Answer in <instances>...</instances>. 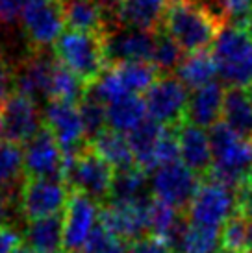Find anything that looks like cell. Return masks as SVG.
Masks as SVG:
<instances>
[{"instance_id": "cell-1", "label": "cell", "mask_w": 252, "mask_h": 253, "mask_svg": "<svg viewBox=\"0 0 252 253\" xmlns=\"http://www.w3.org/2000/svg\"><path fill=\"white\" fill-rule=\"evenodd\" d=\"M223 26L224 19L219 11L200 0H182L169 6L161 28L180 44L184 52L193 54L204 52L213 44Z\"/></svg>"}, {"instance_id": "cell-2", "label": "cell", "mask_w": 252, "mask_h": 253, "mask_svg": "<svg viewBox=\"0 0 252 253\" xmlns=\"http://www.w3.org/2000/svg\"><path fill=\"white\" fill-rule=\"evenodd\" d=\"M213 167L208 177L239 190L252 176L251 141L234 133L224 122L210 127Z\"/></svg>"}, {"instance_id": "cell-3", "label": "cell", "mask_w": 252, "mask_h": 253, "mask_svg": "<svg viewBox=\"0 0 252 253\" xmlns=\"http://www.w3.org/2000/svg\"><path fill=\"white\" fill-rule=\"evenodd\" d=\"M54 56L87 85L95 84L108 65L104 34L67 30L54 42Z\"/></svg>"}, {"instance_id": "cell-4", "label": "cell", "mask_w": 252, "mask_h": 253, "mask_svg": "<svg viewBox=\"0 0 252 253\" xmlns=\"http://www.w3.org/2000/svg\"><path fill=\"white\" fill-rule=\"evenodd\" d=\"M211 57L217 67V74L230 87L252 85V37L245 28L230 24L223 26L213 42Z\"/></svg>"}, {"instance_id": "cell-5", "label": "cell", "mask_w": 252, "mask_h": 253, "mask_svg": "<svg viewBox=\"0 0 252 253\" xmlns=\"http://www.w3.org/2000/svg\"><path fill=\"white\" fill-rule=\"evenodd\" d=\"M115 169L98 155L89 144H85L78 154L65 159L63 181L72 192L89 196L95 202L110 200Z\"/></svg>"}, {"instance_id": "cell-6", "label": "cell", "mask_w": 252, "mask_h": 253, "mask_svg": "<svg viewBox=\"0 0 252 253\" xmlns=\"http://www.w3.org/2000/svg\"><path fill=\"white\" fill-rule=\"evenodd\" d=\"M238 212V190L208 177L200 183L189 204L188 220L196 225L223 229V225Z\"/></svg>"}, {"instance_id": "cell-7", "label": "cell", "mask_w": 252, "mask_h": 253, "mask_svg": "<svg viewBox=\"0 0 252 253\" xmlns=\"http://www.w3.org/2000/svg\"><path fill=\"white\" fill-rule=\"evenodd\" d=\"M145 106L148 117L161 126L178 127L188 119L189 94L188 87L176 76L163 74L145 92Z\"/></svg>"}, {"instance_id": "cell-8", "label": "cell", "mask_w": 252, "mask_h": 253, "mask_svg": "<svg viewBox=\"0 0 252 253\" xmlns=\"http://www.w3.org/2000/svg\"><path fill=\"white\" fill-rule=\"evenodd\" d=\"M69 187L63 179L52 177H26L19 194V207L26 220L54 216L65 209L69 200Z\"/></svg>"}, {"instance_id": "cell-9", "label": "cell", "mask_w": 252, "mask_h": 253, "mask_svg": "<svg viewBox=\"0 0 252 253\" xmlns=\"http://www.w3.org/2000/svg\"><path fill=\"white\" fill-rule=\"evenodd\" d=\"M198 187H200L198 174L186 167L182 161L167 163L152 170L150 177L152 196L176 207L178 211L188 209Z\"/></svg>"}, {"instance_id": "cell-10", "label": "cell", "mask_w": 252, "mask_h": 253, "mask_svg": "<svg viewBox=\"0 0 252 253\" xmlns=\"http://www.w3.org/2000/svg\"><path fill=\"white\" fill-rule=\"evenodd\" d=\"M152 196L139 202H106L100 209V224L125 242L148 237Z\"/></svg>"}, {"instance_id": "cell-11", "label": "cell", "mask_w": 252, "mask_h": 253, "mask_svg": "<svg viewBox=\"0 0 252 253\" xmlns=\"http://www.w3.org/2000/svg\"><path fill=\"white\" fill-rule=\"evenodd\" d=\"M21 21L32 50L54 44L63 34V26H67L62 0H30Z\"/></svg>"}, {"instance_id": "cell-12", "label": "cell", "mask_w": 252, "mask_h": 253, "mask_svg": "<svg viewBox=\"0 0 252 253\" xmlns=\"http://www.w3.org/2000/svg\"><path fill=\"white\" fill-rule=\"evenodd\" d=\"M98 202L80 192H70L63 214V250L67 253L82 252L100 222Z\"/></svg>"}, {"instance_id": "cell-13", "label": "cell", "mask_w": 252, "mask_h": 253, "mask_svg": "<svg viewBox=\"0 0 252 253\" xmlns=\"http://www.w3.org/2000/svg\"><path fill=\"white\" fill-rule=\"evenodd\" d=\"M22 170L26 177H52L63 179L65 154L60 142L47 126L24 142L22 150Z\"/></svg>"}, {"instance_id": "cell-14", "label": "cell", "mask_w": 252, "mask_h": 253, "mask_svg": "<svg viewBox=\"0 0 252 253\" xmlns=\"http://www.w3.org/2000/svg\"><path fill=\"white\" fill-rule=\"evenodd\" d=\"M37 102L21 92L9 94L0 109V137L4 141L24 144L41 129Z\"/></svg>"}, {"instance_id": "cell-15", "label": "cell", "mask_w": 252, "mask_h": 253, "mask_svg": "<svg viewBox=\"0 0 252 253\" xmlns=\"http://www.w3.org/2000/svg\"><path fill=\"white\" fill-rule=\"evenodd\" d=\"M45 126L49 127L52 135L60 142L65 159L72 157L85 146V129L80 117L78 104L49 100L45 107Z\"/></svg>"}, {"instance_id": "cell-16", "label": "cell", "mask_w": 252, "mask_h": 253, "mask_svg": "<svg viewBox=\"0 0 252 253\" xmlns=\"http://www.w3.org/2000/svg\"><path fill=\"white\" fill-rule=\"evenodd\" d=\"M158 32L130 28H108L104 34V46L108 63L117 65L125 61H148L152 59Z\"/></svg>"}, {"instance_id": "cell-17", "label": "cell", "mask_w": 252, "mask_h": 253, "mask_svg": "<svg viewBox=\"0 0 252 253\" xmlns=\"http://www.w3.org/2000/svg\"><path fill=\"white\" fill-rule=\"evenodd\" d=\"M54 57L47 50H32L30 56L22 59L13 71L15 92H21L35 102L50 100V84L58 63Z\"/></svg>"}, {"instance_id": "cell-18", "label": "cell", "mask_w": 252, "mask_h": 253, "mask_svg": "<svg viewBox=\"0 0 252 253\" xmlns=\"http://www.w3.org/2000/svg\"><path fill=\"white\" fill-rule=\"evenodd\" d=\"M178 142H180V161L198 176H208L213 167L210 131L191 122L182 124L178 126Z\"/></svg>"}, {"instance_id": "cell-19", "label": "cell", "mask_w": 252, "mask_h": 253, "mask_svg": "<svg viewBox=\"0 0 252 253\" xmlns=\"http://www.w3.org/2000/svg\"><path fill=\"white\" fill-rule=\"evenodd\" d=\"M169 6V0H121L119 24L158 32L163 26Z\"/></svg>"}, {"instance_id": "cell-20", "label": "cell", "mask_w": 252, "mask_h": 253, "mask_svg": "<svg viewBox=\"0 0 252 253\" xmlns=\"http://www.w3.org/2000/svg\"><path fill=\"white\" fill-rule=\"evenodd\" d=\"M224 89L221 84L213 82L210 85H204L200 89L189 94L188 104V119L191 124L200 127H213L223 115Z\"/></svg>"}, {"instance_id": "cell-21", "label": "cell", "mask_w": 252, "mask_h": 253, "mask_svg": "<svg viewBox=\"0 0 252 253\" xmlns=\"http://www.w3.org/2000/svg\"><path fill=\"white\" fill-rule=\"evenodd\" d=\"M221 119L234 133L243 139H252V102L243 87H228L224 92Z\"/></svg>"}, {"instance_id": "cell-22", "label": "cell", "mask_w": 252, "mask_h": 253, "mask_svg": "<svg viewBox=\"0 0 252 253\" xmlns=\"http://www.w3.org/2000/svg\"><path fill=\"white\" fill-rule=\"evenodd\" d=\"M62 6L69 30L106 34L108 21L97 0H62Z\"/></svg>"}, {"instance_id": "cell-23", "label": "cell", "mask_w": 252, "mask_h": 253, "mask_svg": "<svg viewBox=\"0 0 252 253\" xmlns=\"http://www.w3.org/2000/svg\"><path fill=\"white\" fill-rule=\"evenodd\" d=\"M89 146L98 155H102L115 170H125V169L137 167L132 146H130V141H128V135L121 133L117 129L106 127L104 131H100L97 137H93Z\"/></svg>"}, {"instance_id": "cell-24", "label": "cell", "mask_w": 252, "mask_h": 253, "mask_svg": "<svg viewBox=\"0 0 252 253\" xmlns=\"http://www.w3.org/2000/svg\"><path fill=\"white\" fill-rule=\"evenodd\" d=\"M106 115H108V127L126 135L143 124L148 117L145 100L139 98V94H126L106 104Z\"/></svg>"}, {"instance_id": "cell-25", "label": "cell", "mask_w": 252, "mask_h": 253, "mask_svg": "<svg viewBox=\"0 0 252 253\" xmlns=\"http://www.w3.org/2000/svg\"><path fill=\"white\" fill-rule=\"evenodd\" d=\"M26 248L43 253H56L63 248V216L39 218L32 220L24 231Z\"/></svg>"}, {"instance_id": "cell-26", "label": "cell", "mask_w": 252, "mask_h": 253, "mask_svg": "<svg viewBox=\"0 0 252 253\" xmlns=\"http://www.w3.org/2000/svg\"><path fill=\"white\" fill-rule=\"evenodd\" d=\"M165 127L167 126H161L160 122H156L148 117L143 124H139L133 131L128 133V141H130L133 157H135V165L145 170L147 174L154 170V152Z\"/></svg>"}, {"instance_id": "cell-27", "label": "cell", "mask_w": 252, "mask_h": 253, "mask_svg": "<svg viewBox=\"0 0 252 253\" xmlns=\"http://www.w3.org/2000/svg\"><path fill=\"white\" fill-rule=\"evenodd\" d=\"M152 196L150 192V177L143 169L115 170L112 192L108 202H139Z\"/></svg>"}, {"instance_id": "cell-28", "label": "cell", "mask_w": 252, "mask_h": 253, "mask_svg": "<svg viewBox=\"0 0 252 253\" xmlns=\"http://www.w3.org/2000/svg\"><path fill=\"white\" fill-rule=\"evenodd\" d=\"M215 76H217V67L211 54H208L206 50L188 54L182 59L180 67L176 69V78L191 91L213 84Z\"/></svg>"}, {"instance_id": "cell-29", "label": "cell", "mask_w": 252, "mask_h": 253, "mask_svg": "<svg viewBox=\"0 0 252 253\" xmlns=\"http://www.w3.org/2000/svg\"><path fill=\"white\" fill-rule=\"evenodd\" d=\"M112 69L128 94L147 92L150 85L158 80V69L148 61H125L112 65Z\"/></svg>"}, {"instance_id": "cell-30", "label": "cell", "mask_w": 252, "mask_h": 253, "mask_svg": "<svg viewBox=\"0 0 252 253\" xmlns=\"http://www.w3.org/2000/svg\"><path fill=\"white\" fill-rule=\"evenodd\" d=\"M87 87L89 85L82 78H78L74 72L58 61L52 74V84H50V100L76 104L84 98Z\"/></svg>"}, {"instance_id": "cell-31", "label": "cell", "mask_w": 252, "mask_h": 253, "mask_svg": "<svg viewBox=\"0 0 252 253\" xmlns=\"http://www.w3.org/2000/svg\"><path fill=\"white\" fill-rule=\"evenodd\" d=\"M184 59V50L180 44L173 39V37L165 34V32H158L156 34V44L154 52H152V59L150 63L154 65L158 72L163 74H171L176 71Z\"/></svg>"}, {"instance_id": "cell-32", "label": "cell", "mask_w": 252, "mask_h": 253, "mask_svg": "<svg viewBox=\"0 0 252 253\" xmlns=\"http://www.w3.org/2000/svg\"><path fill=\"white\" fill-rule=\"evenodd\" d=\"M78 109H80V117H82V122H84L85 137L93 139V137H97L100 131H104L108 127L106 104L100 102L89 89L85 91L84 98L80 100Z\"/></svg>"}, {"instance_id": "cell-33", "label": "cell", "mask_w": 252, "mask_h": 253, "mask_svg": "<svg viewBox=\"0 0 252 253\" xmlns=\"http://www.w3.org/2000/svg\"><path fill=\"white\" fill-rule=\"evenodd\" d=\"M22 170V150L19 144L9 141H0V189L11 190Z\"/></svg>"}, {"instance_id": "cell-34", "label": "cell", "mask_w": 252, "mask_h": 253, "mask_svg": "<svg viewBox=\"0 0 252 253\" xmlns=\"http://www.w3.org/2000/svg\"><path fill=\"white\" fill-rule=\"evenodd\" d=\"M249 227L251 222H247L245 216H241L239 212L234 214L221 229L223 250H232V252L249 250Z\"/></svg>"}, {"instance_id": "cell-35", "label": "cell", "mask_w": 252, "mask_h": 253, "mask_svg": "<svg viewBox=\"0 0 252 253\" xmlns=\"http://www.w3.org/2000/svg\"><path fill=\"white\" fill-rule=\"evenodd\" d=\"M126 242L119 239L117 235H113L110 229H106L102 224L95 227L93 235L89 237L87 244H85L84 252L87 253H125Z\"/></svg>"}, {"instance_id": "cell-36", "label": "cell", "mask_w": 252, "mask_h": 253, "mask_svg": "<svg viewBox=\"0 0 252 253\" xmlns=\"http://www.w3.org/2000/svg\"><path fill=\"white\" fill-rule=\"evenodd\" d=\"M219 13L224 21L228 19L236 26H241L252 13V0H219Z\"/></svg>"}, {"instance_id": "cell-37", "label": "cell", "mask_w": 252, "mask_h": 253, "mask_svg": "<svg viewBox=\"0 0 252 253\" xmlns=\"http://www.w3.org/2000/svg\"><path fill=\"white\" fill-rule=\"evenodd\" d=\"M125 253H173L171 248L161 242V240L154 239V237H145L141 240H135L130 246L126 248Z\"/></svg>"}, {"instance_id": "cell-38", "label": "cell", "mask_w": 252, "mask_h": 253, "mask_svg": "<svg viewBox=\"0 0 252 253\" xmlns=\"http://www.w3.org/2000/svg\"><path fill=\"white\" fill-rule=\"evenodd\" d=\"M22 244V237L11 229L9 225H0V253H19Z\"/></svg>"}, {"instance_id": "cell-39", "label": "cell", "mask_w": 252, "mask_h": 253, "mask_svg": "<svg viewBox=\"0 0 252 253\" xmlns=\"http://www.w3.org/2000/svg\"><path fill=\"white\" fill-rule=\"evenodd\" d=\"M238 211L241 216L252 222V176L249 181L238 190Z\"/></svg>"}, {"instance_id": "cell-40", "label": "cell", "mask_w": 252, "mask_h": 253, "mask_svg": "<svg viewBox=\"0 0 252 253\" xmlns=\"http://www.w3.org/2000/svg\"><path fill=\"white\" fill-rule=\"evenodd\" d=\"M11 87H13V69L4 59H0V109L9 96Z\"/></svg>"}, {"instance_id": "cell-41", "label": "cell", "mask_w": 252, "mask_h": 253, "mask_svg": "<svg viewBox=\"0 0 252 253\" xmlns=\"http://www.w3.org/2000/svg\"><path fill=\"white\" fill-rule=\"evenodd\" d=\"M7 205H9V190L0 189V225H2V220L7 212Z\"/></svg>"}, {"instance_id": "cell-42", "label": "cell", "mask_w": 252, "mask_h": 253, "mask_svg": "<svg viewBox=\"0 0 252 253\" xmlns=\"http://www.w3.org/2000/svg\"><path fill=\"white\" fill-rule=\"evenodd\" d=\"M241 28H245L247 34H249V36L252 37V13L249 15V17H247V19H245V22L241 24Z\"/></svg>"}, {"instance_id": "cell-43", "label": "cell", "mask_w": 252, "mask_h": 253, "mask_svg": "<svg viewBox=\"0 0 252 253\" xmlns=\"http://www.w3.org/2000/svg\"><path fill=\"white\" fill-rule=\"evenodd\" d=\"M19 253H43V252H35V250H30V248L22 246V248H21V252H19ZM56 253H62V252H56Z\"/></svg>"}, {"instance_id": "cell-44", "label": "cell", "mask_w": 252, "mask_h": 253, "mask_svg": "<svg viewBox=\"0 0 252 253\" xmlns=\"http://www.w3.org/2000/svg\"><path fill=\"white\" fill-rule=\"evenodd\" d=\"M249 252L252 253V222H251V227H249Z\"/></svg>"}, {"instance_id": "cell-45", "label": "cell", "mask_w": 252, "mask_h": 253, "mask_svg": "<svg viewBox=\"0 0 252 253\" xmlns=\"http://www.w3.org/2000/svg\"><path fill=\"white\" fill-rule=\"evenodd\" d=\"M221 253H251L249 250H243V252H232V250H223Z\"/></svg>"}, {"instance_id": "cell-46", "label": "cell", "mask_w": 252, "mask_h": 253, "mask_svg": "<svg viewBox=\"0 0 252 253\" xmlns=\"http://www.w3.org/2000/svg\"><path fill=\"white\" fill-rule=\"evenodd\" d=\"M247 92H249V98H251V102H252V85L247 87Z\"/></svg>"}, {"instance_id": "cell-47", "label": "cell", "mask_w": 252, "mask_h": 253, "mask_svg": "<svg viewBox=\"0 0 252 253\" xmlns=\"http://www.w3.org/2000/svg\"><path fill=\"white\" fill-rule=\"evenodd\" d=\"M76 253H87V252H84V250H82V252H76Z\"/></svg>"}, {"instance_id": "cell-48", "label": "cell", "mask_w": 252, "mask_h": 253, "mask_svg": "<svg viewBox=\"0 0 252 253\" xmlns=\"http://www.w3.org/2000/svg\"><path fill=\"white\" fill-rule=\"evenodd\" d=\"M251 150H252V139H251Z\"/></svg>"}, {"instance_id": "cell-49", "label": "cell", "mask_w": 252, "mask_h": 253, "mask_svg": "<svg viewBox=\"0 0 252 253\" xmlns=\"http://www.w3.org/2000/svg\"><path fill=\"white\" fill-rule=\"evenodd\" d=\"M175 2H182V0H175Z\"/></svg>"}]
</instances>
